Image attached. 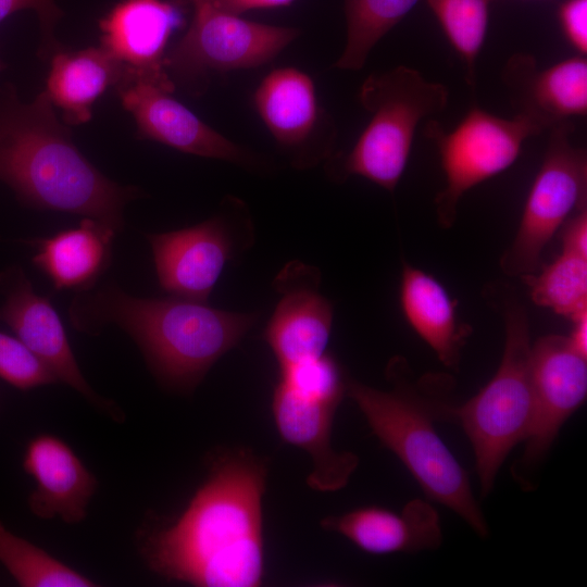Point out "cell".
<instances>
[{"label": "cell", "mask_w": 587, "mask_h": 587, "mask_svg": "<svg viewBox=\"0 0 587 587\" xmlns=\"http://www.w3.org/2000/svg\"><path fill=\"white\" fill-rule=\"evenodd\" d=\"M264 480V465L249 454L220 459L180 517L146 539L149 566L195 586H259Z\"/></svg>", "instance_id": "6da1fadb"}, {"label": "cell", "mask_w": 587, "mask_h": 587, "mask_svg": "<svg viewBox=\"0 0 587 587\" xmlns=\"http://www.w3.org/2000/svg\"><path fill=\"white\" fill-rule=\"evenodd\" d=\"M70 317L77 329L89 334L116 324L138 345L154 376L178 391L195 389L257 322L255 313L230 312L175 296L138 298L111 284L80 290Z\"/></svg>", "instance_id": "7a4b0ae2"}, {"label": "cell", "mask_w": 587, "mask_h": 587, "mask_svg": "<svg viewBox=\"0 0 587 587\" xmlns=\"http://www.w3.org/2000/svg\"><path fill=\"white\" fill-rule=\"evenodd\" d=\"M0 180L34 208L97 220L116 233L133 187L107 178L77 149L46 93L0 105Z\"/></svg>", "instance_id": "3957f363"}, {"label": "cell", "mask_w": 587, "mask_h": 587, "mask_svg": "<svg viewBox=\"0 0 587 587\" xmlns=\"http://www.w3.org/2000/svg\"><path fill=\"white\" fill-rule=\"evenodd\" d=\"M387 377L392 384L389 390L347 378L346 395L424 494L458 514L477 535L486 537L488 525L469 476L435 427L436 420H446L449 405L442 395L435 392L439 379L425 376L413 382L407 362L400 357L389 362Z\"/></svg>", "instance_id": "277c9868"}, {"label": "cell", "mask_w": 587, "mask_h": 587, "mask_svg": "<svg viewBox=\"0 0 587 587\" xmlns=\"http://www.w3.org/2000/svg\"><path fill=\"white\" fill-rule=\"evenodd\" d=\"M359 101L371 118L349 151L326 160V172L338 183L361 176L394 192L420 123L446 110L449 90L415 68L399 65L369 75Z\"/></svg>", "instance_id": "5b68a950"}, {"label": "cell", "mask_w": 587, "mask_h": 587, "mask_svg": "<svg viewBox=\"0 0 587 587\" xmlns=\"http://www.w3.org/2000/svg\"><path fill=\"white\" fill-rule=\"evenodd\" d=\"M500 294L504 347L499 367L474 397L461 405L450 403L446 419L458 423L471 442L482 497L494 488L510 451L525 440L533 415L528 315L515 295Z\"/></svg>", "instance_id": "8992f818"}, {"label": "cell", "mask_w": 587, "mask_h": 587, "mask_svg": "<svg viewBox=\"0 0 587 587\" xmlns=\"http://www.w3.org/2000/svg\"><path fill=\"white\" fill-rule=\"evenodd\" d=\"M541 133L544 129L525 116L505 118L478 107L471 108L450 132L439 122L428 121L424 134L436 146L446 177L434 201L439 226L451 227L464 193L510 167L524 142Z\"/></svg>", "instance_id": "52a82bcc"}, {"label": "cell", "mask_w": 587, "mask_h": 587, "mask_svg": "<svg viewBox=\"0 0 587 587\" xmlns=\"http://www.w3.org/2000/svg\"><path fill=\"white\" fill-rule=\"evenodd\" d=\"M548 132L545 155L516 234L500 260L509 276L537 272L554 233L571 214L587 205V153L571 142L573 124L564 122Z\"/></svg>", "instance_id": "ba28073f"}, {"label": "cell", "mask_w": 587, "mask_h": 587, "mask_svg": "<svg viewBox=\"0 0 587 587\" xmlns=\"http://www.w3.org/2000/svg\"><path fill=\"white\" fill-rule=\"evenodd\" d=\"M253 237L249 210L235 197L198 225L147 235L160 286L197 301H207L226 263L249 249Z\"/></svg>", "instance_id": "9c48e42d"}, {"label": "cell", "mask_w": 587, "mask_h": 587, "mask_svg": "<svg viewBox=\"0 0 587 587\" xmlns=\"http://www.w3.org/2000/svg\"><path fill=\"white\" fill-rule=\"evenodd\" d=\"M193 7L189 28L164 61L170 78L183 83H196L214 73L262 66L300 35L298 28L249 21L205 1Z\"/></svg>", "instance_id": "30bf717a"}, {"label": "cell", "mask_w": 587, "mask_h": 587, "mask_svg": "<svg viewBox=\"0 0 587 587\" xmlns=\"http://www.w3.org/2000/svg\"><path fill=\"white\" fill-rule=\"evenodd\" d=\"M533 415L522 457L512 475L524 489L545 461L565 421L587 395V358L570 344L567 336L546 335L532 345Z\"/></svg>", "instance_id": "8fae6325"}, {"label": "cell", "mask_w": 587, "mask_h": 587, "mask_svg": "<svg viewBox=\"0 0 587 587\" xmlns=\"http://www.w3.org/2000/svg\"><path fill=\"white\" fill-rule=\"evenodd\" d=\"M277 146L296 168H309L334 154L336 127L321 107L312 78L292 67L271 71L253 97Z\"/></svg>", "instance_id": "7c38bea8"}, {"label": "cell", "mask_w": 587, "mask_h": 587, "mask_svg": "<svg viewBox=\"0 0 587 587\" xmlns=\"http://www.w3.org/2000/svg\"><path fill=\"white\" fill-rule=\"evenodd\" d=\"M273 285L280 297L264 337L279 369L326 353L334 309L320 291L319 268L290 261L277 274Z\"/></svg>", "instance_id": "4fadbf2b"}, {"label": "cell", "mask_w": 587, "mask_h": 587, "mask_svg": "<svg viewBox=\"0 0 587 587\" xmlns=\"http://www.w3.org/2000/svg\"><path fill=\"white\" fill-rule=\"evenodd\" d=\"M123 107L133 114L142 138L185 153L229 162L246 170H260L265 162L229 140L160 86L132 82L117 88Z\"/></svg>", "instance_id": "5bb4252c"}, {"label": "cell", "mask_w": 587, "mask_h": 587, "mask_svg": "<svg viewBox=\"0 0 587 587\" xmlns=\"http://www.w3.org/2000/svg\"><path fill=\"white\" fill-rule=\"evenodd\" d=\"M183 22L182 11L172 1L118 2L99 27L101 47L124 67L120 85L145 82L173 91L174 83L164 65L165 49Z\"/></svg>", "instance_id": "9a60e30c"}, {"label": "cell", "mask_w": 587, "mask_h": 587, "mask_svg": "<svg viewBox=\"0 0 587 587\" xmlns=\"http://www.w3.org/2000/svg\"><path fill=\"white\" fill-rule=\"evenodd\" d=\"M4 302L0 321L55 376L58 382L78 391L96 407L113 412L111 403L101 398L84 377L72 351L62 322L48 298L39 296L21 267H10L0 274Z\"/></svg>", "instance_id": "2e32d148"}, {"label": "cell", "mask_w": 587, "mask_h": 587, "mask_svg": "<svg viewBox=\"0 0 587 587\" xmlns=\"http://www.w3.org/2000/svg\"><path fill=\"white\" fill-rule=\"evenodd\" d=\"M502 82L520 114L545 130L587 114V59L576 54L548 67L519 52L505 62Z\"/></svg>", "instance_id": "e0dca14e"}, {"label": "cell", "mask_w": 587, "mask_h": 587, "mask_svg": "<svg viewBox=\"0 0 587 587\" xmlns=\"http://www.w3.org/2000/svg\"><path fill=\"white\" fill-rule=\"evenodd\" d=\"M24 471L34 478L30 511L40 519L60 517L82 522L97 488V480L71 447L60 438L42 434L27 445Z\"/></svg>", "instance_id": "ac0fdd59"}, {"label": "cell", "mask_w": 587, "mask_h": 587, "mask_svg": "<svg viewBox=\"0 0 587 587\" xmlns=\"http://www.w3.org/2000/svg\"><path fill=\"white\" fill-rule=\"evenodd\" d=\"M337 407L299 396L282 382L276 385L272 412L280 437L307 451L312 461L308 485L320 491L345 487L359 459L351 452H338L330 444L332 422Z\"/></svg>", "instance_id": "d6986e66"}, {"label": "cell", "mask_w": 587, "mask_h": 587, "mask_svg": "<svg viewBox=\"0 0 587 587\" xmlns=\"http://www.w3.org/2000/svg\"><path fill=\"white\" fill-rule=\"evenodd\" d=\"M325 529L337 532L360 549L375 554L417 553L435 550L442 542L437 510L415 498L401 512L364 507L322 521Z\"/></svg>", "instance_id": "ffe728a7"}, {"label": "cell", "mask_w": 587, "mask_h": 587, "mask_svg": "<svg viewBox=\"0 0 587 587\" xmlns=\"http://www.w3.org/2000/svg\"><path fill=\"white\" fill-rule=\"evenodd\" d=\"M455 304L435 277L403 264L400 305L408 323L445 366L458 371L470 327L458 323Z\"/></svg>", "instance_id": "44dd1931"}, {"label": "cell", "mask_w": 587, "mask_h": 587, "mask_svg": "<svg viewBox=\"0 0 587 587\" xmlns=\"http://www.w3.org/2000/svg\"><path fill=\"white\" fill-rule=\"evenodd\" d=\"M115 234L110 226L84 217L77 227L38 240L33 261L55 289L86 290L109 266Z\"/></svg>", "instance_id": "7402d4cb"}, {"label": "cell", "mask_w": 587, "mask_h": 587, "mask_svg": "<svg viewBox=\"0 0 587 587\" xmlns=\"http://www.w3.org/2000/svg\"><path fill=\"white\" fill-rule=\"evenodd\" d=\"M124 78V67L102 47L76 52L54 53L46 93L62 112L66 125H79L91 118V108L111 86Z\"/></svg>", "instance_id": "603a6c76"}, {"label": "cell", "mask_w": 587, "mask_h": 587, "mask_svg": "<svg viewBox=\"0 0 587 587\" xmlns=\"http://www.w3.org/2000/svg\"><path fill=\"white\" fill-rule=\"evenodd\" d=\"M420 0H345L346 43L334 67L361 70L376 43L399 24Z\"/></svg>", "instance_id": "cb8c5ba5"}, {"label": "cell", "mask_w": 587, "mask_h": 587, "mask_svg": "<svg viewBox=\"0 0 587 587\" xmlns=\"http://www.w3.org/2000/svg\"><path fill=\"white\" fill-rule=\"evenodd\" d=\"M529 288L533 302L574 319L587 311V258L561 251L538 273L521 277Z\"/></svg>", "instance_id": "d4e9b609"}, {"label": "cell", "mask_w": 587, "mask_h": 587, "mask_svg": "<svg viewBox=\"0 0 587 587\" xmlns=\"http://www.w3.org/2000/svg\"><path fill=\"white\" fill-rule=\"evenodd\" d=\"M0 562L23 587H89L93 582L0 522Z\"/></svg>", "instance_id": "484cf974"}, {"label": "cell", "mask_w": 587, "mask_h": 587, "mask_svg": "<svg viewBox=\"0 0 587 587\" xmlns=\"http://www.w3.org/2000/svg\"><path fill=\"white\" fill-rule=\"evenodd\" d=\"M494 0H427L449 42L465 64V78L474 89L476 62L486 39Z\"/></svg>", "instance_id": "4316f807"}, {"label": "cell", "mask_w": 587, "mask_h": 587, "mask_svg": "<svg viewBox=\"0 0 587 587\" xmlns=\"http://www.w3.org/2000/svg\"><path fill=\"white\" fill-rule=\"evenodd\" d=\"M346 379L337 361L324 353L282 369L279 382L301 397L338 407L346 395Z\"/></svg>", "instance_id": "83f0119b"}, {"label": "cell", "mask_w": 587, "mask_h": 587, "mask_svg": "<svg viewBox=\"0 0 587 587\" xmlns=\"http://www.w3.org/2000/svg\"><path fill=\"white\" fill-rule=\"evenodd\" d=\"M0 377L22 390L58 383L52 372L20 339L1 332Z\"/></svg>", "instance_id": "f1b7e54d"}, {"label": "cell", "mask_w": 587, "mask_h": 587, "mask_svg": "<svg viewBox=\"0 0 587 587\" xmlns=\"http://www.w3.org/2000/svg\"><path fill=\"white\" fill-rule=\"evenodd\" d=\"M22 10H33L38 16L41 35V57L53 52L57 53L59 43L53 32L57 23L63 16V12L55 0H0V22Z\"/></svg>", "instance_id": "f546056e"}, {"label": "cell", "mask_w": 587, "mask_h": 587, "mask_svg": "<svg viewBox=\"0 0 587 587\" xmlns=\"http://www.w3.org/2000/svg\"><path fill=\"white\" fill-rule=\"evenodd\" d=\"M562 32L577 54L587 53V0H565L558 12Z\"/></svg>", "instance_id": "4dcf8cb0"}, {"label": "cell", "mask_w": 587, "mask_h": 587, "mask_svg": "<svg viewBox=\"0 0 587 587\" xmlns=\"http://www.w3.org/2000/svg\"><path fill=\"white\" fill-rule=\"evenodd\" d=\"M562 226V250L587 258V205L575 211Z\"/></svg>", "instance_id": "1f68e13d"}, {"label": "cell", "mask_w": 587, "mask_h": 587, "mask_svg": "<svg viewBox=\"0 0 587 587\" xmlns=\"http://www.w3.org/2000/svg\"><path fill=\"white\" fill-rule=\"evenodd\" d=\"M205 1L212 7L228 12L232 14L240 15L243 12L254 9H270L289 5L295 0H201Z\"/></svg>", "instance_id": "d6a6232c"}, {"label": "cell", "mask_w": 587, "mask_h": 587, "mask_svg": "<svg viewBox=\"0 0 587 587\" xmlns=\"http://www.w3.org/2000/svg\"><path fill=\"white\" fill-rule=\"evenodd\" d=\"M573 328L567 339L572 347L587 358V311L572 319Z\"/></svg>", "instance_id": "836d02e7"}, {"label": "cell", "mask_w": 587, "mask_h": 587, "mask_svg": "<svg viewBox=\"0 0 587 587\" xmlns=\"http://www.w3.org/2000/svg\"><path fill=\"white\" fill-rule=\"evenodd\" d=\"M190 1H191L192 4L195 5V4L199 3L201 0H190Z\"/></svg>", "instance_id": "e575fe53"}, {"label": "cell", "mask_w": 587, "mask_h": 587, "mask_svg": "<svg viewBox=\"0 0 587 587\" xmlns=\"http://www.w3.org/2000/svg\"><path fill=\"white\" fill-rule=\"evenodd\" d=\"M3 68V63L0 60V71Z\"/></svg>", "instance_id": "d590c367"}]
</instances>
